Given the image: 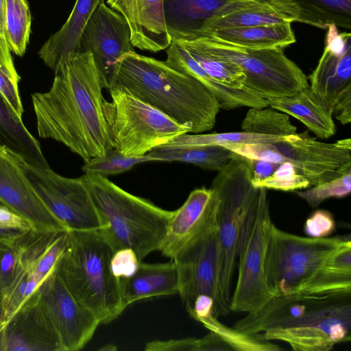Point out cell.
I'll return each instance as SVG.
<instances>
[{
    "instance_id": "30bf717a",
    "label": "cell",
    "mask_w": 351,
    "mask_h": 351,
    "mask_svg": "<svg viewBox=\"0 0 351 351\" xmlns=\"http://www.w3.org/2000/svg\"><path fill=\"white\" fill-rule=\"evenodd\" d=\"M272 223L267 189L259 188L258 206L242 228L237 263L238 276L230 298V311L253 313L274 296L267 285L265 271Z\"/></svg>"
},
{
    "instance_id": "d6a6232c",
    "label": "cell",
    "mask_w": 351,
    "mask_h": 351,
    "mask_svg": "<svg viewBox=\"0 0 351 351\" xmlns=\"http://www.w3.org/2000/svg\"><path fill=\"white\" fill-rule=\"evenodd\" d=\"M5 38L10 51L19 56L25 52L31 29L26 0H4Z\"/></svg>"
},
{
    "instance_id": "681fc988",
    "label": "cell",
    "mask_w": 351,
    "mask_h": 351,
    "mask_svg": "<svg viewBox=\"0 0 351 351\" xmlns=\"http://www.w3.org/2000/svg\"><path fill=\"white\" fill-rule=\"evenodd\" d=\"M332 115L342 124L351 121V92L341 98L332 108Z\"/></svg>"
},
{
    "instance_id": "ba28073f",
    "label": "cell",
    "mask_w": 351,
    "mask_h": 351,
    "mask_svg": "<svg viewBox=\"0 0 351 351\" xmlns=\"http://www.w3.org/2000/svg\"><path fill=\"white\" fill-rule=\"evenodd\" d=\"M350 237H304L283 231L273 223L265 258L267 285L275 295L300 293Z\"/></svg>"
},
{
    "instance_id": "f5cc1de1",
    "label": "cell",
    "mask_w": 351,
    "mask_h": 351,
    "mask_svg": "<svg viewBox=\"0 0 351 351\" xmlns=\"http://www.w3.org/2000/svg\"><path fill=\"white\" fill-rule=\"evenodd\" d=\"M100 350H107V351H109V350H117V347L114 345H113V344H108V345L104 346Z\"/></svg>"
},
{
    "instance_id": "8fae6325",
    "label": "cell",
    "mask_w": 351,
    "mask_h": 351,
    "mask_svg": "<svg viewBox=\"0 0 351 351\" xmlns=\"http://www.w3.org/2000/svg\"><path fill=\"white\" fill-rule=\"evenodd\" d=\"M8 151L40 198L67 230L97 231L103 229L84 176L66 178L56 173L50 167L31 165Z\"/></svg>"
},
{
    "instance_id": "e575fe53",
    "label": "cell",
    "mask_w": 351,
    "mask_h": 351,
    "mask_svg": "<svg viewBox=\"0 0 351 351\" xmlns=\"http://www.w3.org/2000/svg\"><path fill=\"white\" fill-rule=\"evenodd\" d=\"M243 132L267 136H286L296 134L286 113L271 107L251 108L241 123Z\"/></svg>"
},
{
    "instance_id": "277c9868",
    "label": "cell",
    "mask_w": 351,
    "mask_h": 351,
    "mask_svg": "<svg viewBox=\"0 0 351 351\" xmlns=\"http://www.w3.org/2000/svg\"><path fill=\"white\" fill-rule=\"evenodd\" d=\"M113 253L100 230H68L66 245L57 263L70 293L100 324L112 322L126 308L121 280L110 269Z\"/></svg>"
},
{
    "instance_id": "b9f144b4",
    "label": "cell",
    "mask_w": 351,
    "mask_h": 351,
    "mask_svg": "<svg viewBox=\"0 0 351 351\" xmlns=\"http://www.w3.org/2000/svg\"><path fill=\"white\" fill-rule=\"evenodd\" d=\"M350 191L351 171H349L322 184L313 186L311 189L295 193L309 206L315 208L327 199L344 197Z\"/></svg>"
},
{
    "instance_id": "cb8c5ba5",
    "label": "cell",
    "mask_w": 351,
    "mask_h": 351,
    "mask_svg": "<svg viewBox=\"0 0 351 351\" xmlns=\"http://www.w3.org/2000/svg\"><path fill=\"white\" fill-rule=\"evenodd\" d=\"M120 280L125 307L143 299L178 293V272L173 260L163 263L141 261L134 276Z\"/></svg>"
},
{
    "instance_id": "d4e9b609",
    "label": "cell",
    "mask_w": 351,
    "mask_h": 351,
    "mask_svg": "<svg viewBox=\"0 0 351 351\" xmlns=\"http://www.w3.org/2000/svg\"><path fill=\"white\" fill-rule=\"evenodd\" d=\"M67 243V230L27 231L21 238V262L40 284L53 269Z\"/></svg>"
},
{
    "instance_id": "ac0fdd59",
    "label": "cell",
    "mask_w": 351,
    "mask_h": 351,
    "mask_svg": "<svg viewBox=\"0 0 351 351\" xmlns=\"http://www.w3.org/2000/svg\"><path fill=\"white\" fill-rule=\"evenodd\" d=\"M327 29L322 55L307 78L311 90L332 110L351 92V34L335 25Z\"/></svg>"
},
{
    "instance_id": "6da1fadb",
    "label": "cell",
    "mask_w": 351,
    "mask_h": 351,
    "mask_svg": "<svg viewBox=\"0 0 351 351\" xmlns=\"http://www.w3.org/2000/svg\"><path fill=\"white\" fill-rule=\"evenodd\" d=\"M46 93L32 96L38 135L66 145L84 161L111 149L102 85L90 51L71 54Z\"/></svg>"
},
{
    "instance_id": "603a6c76",
    "label": "cell",
    "mask_w": 351,
    "mask_h": 351,
    "mask_svg": "<svg viewBox=\"0 0 351 351\" xmlns=\"http://www.w3.org/2000/svg\"><path fill=\"white\" fill-rule=\"evenodd\" d=\"M103 0H76L65 23L51 35L38 51L44 63L56 74L68 58L80 52L82 32L91 14Z\"/></svg>"
},
{
    "instance_id": "9c48e42d",
    "label": "cell",
    "mask_w": 351,
    "mask_h": 351,
    "mask_svg": "<svg viewBox=\"0 0 351 351\" xmlns=\"http://www.w3.org/2000/svg\"><path fill=\"white\" fill-rule=\"evenodd\" d=\"M187 40L215 58L239 66L245 76V86L265 99L293 97L309 87L307 76L282 48H241L206 36Z\"/></svg>"
},
{
    "instance_id": "1f68e13d",
    "label": "cell",
    "mask_w": 351,
    "mask_h": 351,
    "mask_svg": "<svg viewBox=\"0 0 351 351\" xmlns=\"http://www.w3.org/2000/svg\"><path fill=\"white\" fill-rule=\"evenodd\" d=\"M147 154L156 162H182L219 171L235 153L220 145L195 146L162 145Z\"/></svg>"
},
{
    "instance_id": "3957f363",
    "label": "cell",
    "mask_w": 351,
    "mask_h": 351,
    "mask_svg": "<svg viewBox=\"0 0 351 351\" xmlns=\"http://www.w3.org/2000/svg\"><path fill=\"white\" fill-rule=\"evenodd\" d=\"M112 88L128 92L193 134L211 130L220 109L217 97L201 82L134 50L121 59L108 90Z\"/></svg>"
},
{
    "instance_id": "c3c4849f",
    "label": "cell",
    "mask_w": 351,
    "mask_h": 351,
    "mask_svg": "<svg viewBox=\"0 0 351 351\" xmlns=\"http://www.w3.org/2000/svg\"><path fill=\"white\" fill-rule=\"evenodd\" d=\"M0 223L8 228L24 231L32 230L27 221L1 204Z\"/></svg>"
},
{
    "instance_id": "5bb4252c",
    "label": "cell",
    "mask_w": 351,
    "mask_h": 351,
    "mask_svg": "<svg viewBox=\"0 0 351 351\" xmlns=\"http://www.w3.org/2000/svg\"><path fill=\"white\" fill-rule=\"evenodd\" d=\"M57 263L38 289L58 334L61 351H77L91 339L100 322L70 293L58 274Z\"/></svg>"
},
{
    "instance_id": "e0dca14e",
    "label": "cell",
    "mask_w": 351,
    "mask_h": 351,
    "mask_svg": "<svg viewBox=\"0 0 351 351\" xmlns=\"http://www.w3.org/2000/svg\"><path fill=\"white\" fill-rule=\"evenodd\" d=\"M0 350L61 351L38 288L0 330Z\"/></svg>"
},
{
    "instance_id": "f546056e",
    "label": "cell",
    "mask_w": 351,
    "mask_h": 351,
    "mask_svg": "<svg viewBox=\"0 0 351 351\" xmlns=\"http://www.w3.org/2000/svg\"><path fill=\"white\" fill-rule=\"evenodd\" d=\"M295 10L297 22L321 29L351 28V0H276Z\"/></svg>"
},
{
    "instance_id": "ffe728a7",
    "label": "cell",
    "mask_w": 351,
    "mask_h": 351,
    "mask_svg": "<svg viewBox=\"0 0 351 351\" xmlns=\"http://www.w3.org/2000/svg\"><path fill=\"white\" fill-rule=\"evenodd\" d=\"M217 205L218 197L213 189L192 191L184 204L173 210L158 251L172 258L191 238L216 220Z\"/></svg>"
},
{
    "instance_id": "8d00e7d4",
    "label": "cell",
    "mask_w": 351,
    "mask_h": 351,
    "mask_svg": "<svg viewBox=\"0 0 351 351\" xmlns=\"http://www.w3.org/2000/svg\"><path fill=\"white\" fill-rule=\"evenodd\" d=\"M285 136H267L245 132L188 134L178 136L164 145L195 146L223 144L274 143L284 140Z\"/></svg>"
},
{
    "instance_id": "ab89813d",
    "label": "cell",
    "mask_w": 351,
    "mask_h": 351,
    "mask_svg": "<svg viewBox=\"0 0 351 351\" xmlns=\"http://www.w3.org/2000/svg\"><path fill=\"white\" fill-rule=\"evenodd\" d=\"M146 351H211L230 350V348L214 332L202 338H185L180 339L155 340L147 342Z\"/></svg>"
},
{
    "instance_id": "484cf974",
    "label": "cell",
    "mask_w": 351,
    "mask_h": 351,
    "mask_svg": "<svg viewBox=\"0 0 351 351\" xmlns=\"http://www.w3.org/2000/svg\"><path fill=\"white\" fill-rule=\"evenodd\" d=\"M231 0H164L166 27L172 40L197 38L204 23Z\"/></svg>"
},
{
    "instance_id": "836d02e7",
    "label": "cell",
    "mask_w": 351,
    "mask_h": 351,
    "mask_svg": "<svg viewBox=\"0 0 351 351\" xmlns=\"http://www.w3.org/2000/svg\"><path fill=\"white\" fill-rule=\"evenodd\" d=\"M176 41L182 45L204 70L217 81L233 88L241 89L245 87V76L241 69L237 64L214 57L191 40Z\"/></svg>"
},
{
    "instance_id": "db71d44e",
    "label": "cell",
    "mask_w": 351,
    "mask_h": 351,
    "mask_svg": "<svg viewBox=\"0 0 351 351\" xmlns=\"http://www.w3.org/2000/svg\"><path fill=\"white\" fill-rule=\"evenodd\" d=\"M5 322L3 320H2L1 319H0V330H1V328H3V326H4L5 324Z\"/></svg>"
},
{
    "instance_id": "52a82bcc",
    "label": "cell",
    "mask_w": 351,
    "mask_h": 351,
    "mask_svg": "<svg viewBox=\"0 0 351 351\" xmlns=\"http://www.w3.org/2000/svg\"><path fill=\"white\" fill-rule=\"evenodd\" d=\"M111 100L102 110L112 148L126 156H141L191 132L189 127L119 88L109 90Z\"/></svg>"
},
{
    "instance_id": "816d5d0a",
    "label": "cell",
    "mask_w": 351,
    "mask_h": 351,
    "mask_svg": "<svg viewBox=\"0 0 351 351\" xmlns=\"http://www.w3.org/2000/svg\"><path fill=\"white\" fill-rule=\"evenodd\" d=\"M0 34L5 38L4 0H0Z\"/></svg>"
},
{
    "instance_id": "74e56055",
    "label": "cell",
    "mask_w": 351,
    "mask_h": 351,
    "mask_svg": "<svg viewBox=\"0 0 351 351\" xmlns=\"http://www.w3.org/2000/svg\"><path fill=\"white\" fill-rule=\"evenodd\" d=\"M145 162H156L147 154L141 156H126L117 150L109 149L105 154L84 161L82 170L84 173L104 176L123 173L135 165Z\"/></svg>"
},
{
    "instance_id": "8992f818",
    "label": "cell",
    "mask_w": 351,
    "mask_h": 351,
    "mask_svg": "<svg viewBox=\"0 0 351 351\" xmlns=\"http://www.w3.org/2000/svg\"><path fill=\"white\" fill-rule=\"evenodd\" d=\"M210 188L218 197L219 287L222 298L230 304L242 228L258 206L259 189L252 184L245 157L237 154L218 171Z\"/></svg>"
},
{
    "instance_id": "4316f807",
    "label": "cell",
    "mask_w": 351,
    "mask_h": 351,
    "mask_svg": "<svg viewBox=\"0 0 351 351\" xmlns=\"http://www.w3.org/2000/svg\"><path fill=\"white\" fill-rule=\"evenodd\" d=\"M266 100L269 107L300 120L321 138H327L335 134L336 126L332 119V109L313 93L309 87L293 97L269 98Z\"/></svg>"
},
{
    "instance_id": "d590c367",
    "label": "cell",
    "mask_w": 351,
    "mask_h": 351,
    "mask_svg": "<svg viewBox=\"0 0 351 351\" xmlns=\"http://www.w3.org/2000/svg\"><path fill=\"white\" fill-rule=\"evenodd\" d=\"M210 331L217 334L230 348V350L239 351H278L282 348L259 335H249L230 328L217 317L210 315L199 321Z\"/></svg>"
},
{
    "instance_id": "5b68a950",
    "label": "cell",
    "mask_w": 351,
    "mask_h": 351,
    "mask_svg": "<svg viewBox=\"0 0 351 351\" xmlns=\"http://www.w3.org/2000/svg\"><path fill=\"white\" fill-rule=\"evenodd\" d=\"M83 176L104 226L100 232L114 252L131 248L142 261L159 250L173 211L124 191L106 176Z\"/></svg>"
},
{
    "instance_id": "bcb514c9",
    "label": "cell",
    "mask_w": 351,
    "mask_h": 351,
    "mask_svg": "<svg viewBox=\"0 0 351 351\" xmlns=\"http://www.w3.org/2000/svg\"><path fill=\"white\" fill-rule=\"evenodd\" d=\"M215 308L214 299L208 295L200 294L195 298L188 313L193 318L199 322L210 315L214 317Z\"/></svg>"
},
{
    "instance_id": "44dd1931",
    "label": "cell",
    "mask_w": 351,
    "mask_h": 351,
    "mask_svg": "<svg viewBox=\"0 0 351 351\" xmlns=\"http://www.w3.org/2000/svg\"><path fill=\"white\" fill-rule=\"evenodd\" d=\"M298 18L295 10L276 0H231L204 23L197 38L219 29L292 23Z\"/></svg>"
},
{
    "instance_id": "9a60e30c",
    "label": "cell",
    "mask_w": 351,
    "mask_h": 351,
    "mask_svg": "<svg viewBox=\"0 0 351 351\" xmlns=\"http://www.w3.org/2000/svg\"><path fill=\"white\" fill-rule=\"evenodd\" d=\"M132 46L126 21L101 1L82 32L80 52L93 54L103 88H110L121 59L133 51Z\"/></svg>"
},
{
    "instance_id": "7402d4cb",
    "label": "cell",
    "mask_w": 351,
    "mask_h": 351,
    "mask_svg": "<svg viewBox=\"0 0 351 351\" xmlns=\"http://www.w3.org/2000/svg\"><path fill=\"white\" fill-rule=\"evenodd\" d=\"M165 62L172 69L201 82L217 97L220 108L230 110L243 106L263 108L268 106L267 100L255 91L247 87L233 88L213 78L176 40H172L167 47Z\"/></svg>"
},
{
    "instance_id": "7dc6e473",
    "label": "cell",
    "mask_w": 351,
    "mask_h": 351,
    "mask_svg": "<svg viewBox=\"0 0 351 351\" xmlns=\"http://www.w3.org/2000/svg\"><path fill=\"white\" fill-rule=\"evenodd\" d=\"M245 158L251 171L252 183L263 180L270 176L280 165L267 160L251 159L246 157Z\"/></svg>"
},
{
    "instance_id": "2e32d148",
    "label": "cell",
    "mask_w": 351,
    "mask_h": 351,
    "mask_svg": "<svg viewBox=\"0 0 351 351\" xmlns=\"http://www.w3.org/2000/svg\"><path fill=\"white\" fill-rule=\"evenodd\" d=\"M0 204L24 219L34 231L68 230L46 206L6 148L0 149Z\"/></svg>"
},
{
    "instance_id": "60d3db41",
    "label": "cell",
    "mask_w": 351,
    "mask_h": 351,
    "mask_svg": "<svg viewBox=\"0 0 351 351\" xmlns=\"http://www.w3.org/2000/svg\"><path fill=\"white\" fill-rule=\"evenodd\" d=\"M22 236L0 241V319L2 320H3L1 305L3 293L10 286L21 266V238Z\"/></svg>"
},
{
    "instance_id": "4dcf8cb0",
    "label": "cell",
    "mask_w": 351,
    "mask_h": 351,
    "mask_svg": "<svg viewBox=\"0 0 351 351\" xmlns=\"http://www.w3.org/2000/svg\"><path fill=\"white\" fill-rule=\"evenodd\" d=\"M300 293L315 295L351 293V242L326 262Z\"/></svg>"
},
{
    "instance_id": "f35d334b",
    "label": "cell",
    "mask_w": 351,
    "mask_h": 351,
    "mask_svg": "<svg viewBox=\"0 0 351 351\" xmlns=\"http://www.w3.org/2000/svg\"><path fill=\"white\" fill-rule=\"evenodd\" d=\"M40 283L22 263L14 280L3 293V319L7 322L19 308L27 298L36 291Z\"/></svg>"
},
{
    "instance_id": "ee69618b",
    "label": "cell",
    "mask_w": 351,
    "mask_h": 351,
    "mask_svg": "<svg viewBox=\"0 0 351 351\" xmlns=\"http://www.w3.org/2000/svg\"><path fill=\"white\" fill-rule=\"evenodd\" d=\"M141 261L132 249L121 248L114 252L110 259V269L116 278L126 279L135 274Z\"/></svg>"
},
{
    "instance_id": "f6af8a7d",
    "label": "cell",
    "mask_w": 351,
    "mask_h": 351,
    "mask_svg": "<svg viewBox=\"0 0 351 351\" xmlns=\"http://www.w3.org/2000/svg\"><path fill=\"white\" fill-rule=\"evenodd\" d=\"M335 229V221L332 214L325 210H315L305 221L304 230L311 238H324Z\"/></svg>"
},
{
    "instance_id": "4fadbf2b",
    "label": "cell",
    "mask_w": 351,
    "mask_h": 351,
    "mask_svg": "<svg viewBox=\"0 0 351 351\" xmlns=\"http://www.w3.org/2000/svg\"><path fill=\"white\" fill-rule=\"evenodd\" d=\"M267 160L291 163L315 186L351 171V140L326 143L306 134H291L269 144Z\"/></svg>"
},
{
    "instance_id": "7bdbcfd3",
    "label": "cell",
    "mask_w": 351,
    "mask_h": 351,
    "mask_svg": "<svg viewBox=\"0 0 351 351\" xmlns=\"http://www.w3.org/2000/svg\"><path fill=\"white\" fill-rule=\"evenodd\" d=\"M252 184L258 189L264 188L282 191H296L311 186L309 181L289 162L281 163L272 175Z\"/></svg>"
},
{
    "instance_id": "7a4b0ae2",
    "label": "cell",
    "mask_w": 351,
    "mask_h": 351,
    "mask_svg": "<svg viewBox=\"0 0 351 351\" xmlns=\"http://www.w3.org/2000/svg\"><path fill=\"white\" fill-rule=\"evenodd\" d=\"M233 328L296 351H329L351 339V293L275 295Z\"/></svg>"
},
{
    "instance_id": "83f0119b",
    "label": "cell",
    "mask_w": 351,
    "mask_h": 351,
    "mask_svg": "<svg viewBox=\"0 0 351 351\" xmlns=\"http://www.w3.org/2000/svg\"><path fill=\"white\" fill-rule=\"evenodd\" d=\"M232 46L254 49L285 48L296 41L291 23L223 28L202 36Z\"/></svg>"
},
{
    "instance_id": "d6986e66",
    "label": "cell",
    "mask_w": 351,
    "mask_h": 351,
    "mask_svg": "<svg viewBox=\"0 0 351 351\" xmlns=\"http://www.w3.org/2000/svg\"><path fill=\"white\" fill-rule=\"evenodd\" d=\"M107 3L126 21L134 47L156 53L170 45L164 0H107Z\"/></svg>"
},
{
    "instance_id": "f1b7e54d",
    "label": "cell",
    "mask_w": 351,
    "mask_h": 351,
    "mask_svg": "<svg viewBox=\"0 0 351 351\" xmlns=\"http://www.w3.org/2000/svg\"><path fill=\"white\" fill-rule=\"evenodd\" d=\"M6 148L34 167L48 168L38 141L0 94V149Z\"/></svg>"
},
{
    "instance_id": "f907efd6",
    "label": "cell",
    "mask_w": 351,
    "mask_h": 351,
    "mask_svg": "<svg viewBox=\"0 0 351 351\" xmlns=\"http://www.w3.org/2000/svg\"><path fill=\"white\" fill-rule=\"evenodd\" d=\"M27 232L8 228L0 223V241L16 238L23 235Z\"/></svg>"
},
{
    "instance_id": "7c38bea8",
    "label": "cell",
    "mask_w": 351,
    "mask_h": 351,
    "mask_svg": "<svg viewBox=\"0 0 351 351\" xmlns=\"http://www.w3.org/2000/svg\"><path fill=\"white\" fill-rule=\"evenodd\" d=\"M171 260L178 269V294L187 311L198 295L206 294L215 300V317L230 313V304L222 298L219 287L217 219L191 238Z\"/></svg>"
}]
</instances>
